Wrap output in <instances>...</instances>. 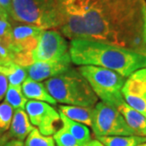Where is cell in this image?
I'll list each match as a JSON object with an SVG mask.
<instances>
[{
    "instance_id": "19",
    "label": "cell",
    "mask_w": 146,
    "mask_h": 146,
    "mask_svg": "<svg viewBox=\"0 0 146 146\" xmlns=\"http://www.w3.org/2000/svg\"><path fill=\"white\" fill-rule=\"evenodd\" d=\"M28 99L23 94L21 86L8 85L5 94V102L9 104L13 109H23L25 108Z\"/></svg>"
},
{
    "instance_id": "7",
    "label": "cell",
    "mask_w": 146,
    "mask_h": 146,
    "mask_svg": "<svg viewBox=\"0 0 146 146\" xmlns=\"http://www.w3.org/2000/svg\"><path fill=\"white\" fill-rule=\"evenodd\" d=\"M67 39L55 29H43L36 47L32 51L33 63L70 58Z\"/></svg>"
},
{
    "instance_id": "3",
    "label": "cell",
    "mask_w": 146,
    "mask_h": 146,
    "mask_svg": "<svg viewBox=\"0 0 146 146\" xmlns=\"http://www.w3.org/2000/svg\"><path fill=\"white\" fill-rule=\"evenodd\" d=\"M43 84L57 102L83 107H94L98 103V98L87 80L72 68Z\"/></svg>"
},
{
    "instance_id": "2",
    "label": "cell",
    "mask_w": 146,
    "mask_h": 146,
    "mask_svg": "<svg viewBox=\"0 0 146 146\" xmlns=\"http://www.w3.org/2000/svg\"><path fill=\"white\" fill-rule=\"evenodd\" d=\"M69 53L72 62L76 65L106 68L125 78L139 69L146 68L145 55L94 40L71 41Z\"/></svg>"
},
{
    "instance_id": "10",
    "label": "cell",
    "mask_w": 146,
    "mask_h": 146,
    "mask_svg": "<svg viewBox=\"0 0 146 146\" xmlns=\"http://www.w3.org/2000/svg\"><path fill=\"white\" fill-rule=\"evenodd\" d=\"M43 29L31 25H20L12 28L10 49L13 54H29L38 44Z\"/></svg>"
},
{
    "instance_id": "17",
    "label": "cell",
    "mask_w": 146,
    "mask_h": 146,
    "mask_svg": "<svg viewBox=\"0 0 146 146\" xmlns=\"http://www.w3.org/2000/svg\"><path fill=\"white\" fill-rule=\"evenodd\" d=\"M0 72L7 77L10 85L13 86H21L28 76L25 68L12 61L0 65Z\"/></svg>"
},
{
    "instance_id": "18",
    "label": "cell",
    "mask_w": 146,
    "mask_h": 146,
    "mask_svg": "<svg viewBox=\"0 0 146 146\" xmlns=\"http://www.w3.org/2000/svg\"><path fill=\"white\" fill-rule=\"evenodd\" d=\"M97 140L105 146H136L146 142L145 136H98Z\"/></svg>"
},
{
    "instance_id": "14",
    "label": "cell",
    "mask_w": 146,
    "mask_h": 146,
    "mask_svg": "<svg viewBox=\"0 0 146 146\" xmlns=\"http://www.w3.org/2000/svg\"><path fill=\"white\" fill-rule=\"evenodd\" d=\"M117 109L123 116L127 125L135 132L136 136L146 137V118L144 115L131 108L126 103L125 101L123 102Z\"/></svg>"
},
{
    "instance_id": "23",
    "label": "cell",
    "mask_w": 146,
    "mask_h": 146,
    "mask_svg": "<svg viewBox=\"0 0 146 146\" xmlns=\"http://www.w3.org/2000/svg\"><path fill=\"white\" fill-rule=\"evenodd\" d=\"M9 16H0V38H2L10 48L12 25Z\"/></svg>"
},
{
    "instance_id": "28",
    "label": "cell",
    "mask_w": 146,
    "mask_h": 146,
    "mask_svg": "<svg viewBox=\"0 0 146 146\" xmlns=\"http://www.w3.org/2000/svg\"><path fill=\"white\" fill-rule=\"evenodd\" d=\"M84 146H105L102 143H101L98 140H91Z\"/></svg>"
},
{
    "instance_id": "5",
    "label": "cell",
    "mask_w": 146,
    "mask_h": 146,
    "mask_svg": "<svg viewBox=\"0 0 146 146\" xmlns=\"http://www.w3.org/2000/svg\"><path fill=\"white\" fill-rule=\"evenodd\" d=\"M89 82L96 96L106 104L117 108L124 102L122 88L126 78L119 73L97 66H80L77 69Z\"/></svg>"
},
{
    "instance_id": "6",
    "label": "cell",
    "mask_w": 146,
    "mask_h": 146,
    "mask_svg": "<svg viewBox=\"0 0 146 146\" xmlns=\"http://www.w3.org/2000/svg\"><path fill=\"white\" fill-rule=\"evenodd\" d=\"M91 127L96 137L136 135L119 110L103 102L93 107Z\"/></svg>"
},
{
    "instance_id": "22",
    "label": "cell",
    "mask_w": 146,
    "mask_h": 146,
    "mask_svg": "<svg viewBox=\"0 0 146 146\" xmlns=\"http://www.w3.org/2000/svg\"><path fill=\"white\" fill-rule=\"evenodd\" d=\"M53 138L57 146H81L64 126L54 134Z\"/></svg>"
},
{
    "instance_id": "13",
    "label": "cell",
    "mask_w": 146,
    "mask_h": 146,
    "mask_svg": "<svg viewBox=\"0 0 146 146\" xmlns=\"http://www.w3.org/2000/svg\"><path fill=\"white\" fill-rule=\"evenodd\" d=\"M22 91L27 99L46 102L50 105H56L57 102L49 94L44 84L33 80L29 77L22 84Z\"/></svg>"
},
{
    "instance_id": "31",
    "label": "cell",
    "mask_w": 146,
    "mask_h": 146,
    "mask_svg": "<svg viewBox=\"0 0 146 146\" xmlns=\"http://www.w3.org/2000/svg\"></svg>"
},
{
    "instance_id": "30",
    "label": "cell",
    "mask_w": 146,
    "mask_h": 146,
    "mask_svg": "<svg viewBox=\"0 0 146 146\" xmlns=\"http://www.w3.org/2000/svg\"><path fill=\"white\" fill-rule=\"evenodd\" d=\"M136 146H146V142H144V143L140 144V145H136Z\"/></svg>"
},
{
    "instance_id": "25",
    "label": "cell",
    "mask_w": 146,
    "mask_h": 146,
    "mask_svg": "<svg viewBox=\"0 0 146 146\" xmlns=\"http://www.w3.org/2000/svg\"><path fill=\"white\" fill-rule=\"evenodd\" d=\"M8 88V80L3 74L0 72V102L5 98Z\"/></svg>"
},
{
    "instance_id": "15",
    "label": "cell",
    "mask_w": 146,
    "mask_h": 146,
    "mask_svg": "<svg viewBox=\"0 0 146 146\" xmlns=\"http://www.w3.org/2000/svg\"><path fill=\"white\" fill-rule=\"evenodd\" d=\"M58 112L73 121L83 123L89 127L92 126L93 107L60 105L58 106Z\"/></svg>"
},
{
    "instance_id": "29",
    "label": "cell",
    "mask_w": 146,
    "mask_h": 146,
    "mask_svg": "<svg viewBox=\"0 0 146 146\" xmlns=\"http://www.w3.org/2000/svg\"><path fill=\"white\" fill-rule=\"evenodd\" d=\"M0 16H9V15L5 11L3 10V9L0 7Z\"/></svg>"
},
{
    "instance_id": "24",
    "label": "cell",
    "mask_w": 146,
    "mask_h": 146,
    "mask_svg": "<svg viewBox=\"0 0 146 146\" xmlns=\"http://www.w3.org/2000/svg\"><path fill=\"white\" fill-rule=\"evenodd\" d=\"M14 54L2 38H0V65L8 62H11Z\"/></svg>"
},
{
    "instance_id": "12",
    "label": "cell",
    "mask_w": 146,
    "mask_h": 146,
    "mask_svg": "<svg viewBox=\"0 0 146 146\" xmlns=\"http://www.w3.org/2000/svg\"><path fill=\"white\" fill-rule=\"evenodd\" d=\"M34 128L25 110H15L8 134L9 137L23 141Z\"/></svg>"
},
{
    "instance_id": "11",
    "label": "cell",
    "mask_w": 146,
    "mask_h": 146,
    "mask_svg": "<svg viewBox=\"0 0 146 146\" xmlns=\"http://www.w3.org/2000/svg\"><path fill=\"white\" fill-rule=\"evenodd\" d=\"M72 63L70 58L59 61L35 62L25 67V69L29 78L41 82L68 71L72 68Z\"/></svg>"
},
{
    "instance_id": "4",
    "label": "cell",
    "mask_w": 146,
    "mask_h": 146,
    "mask_svg": "<svg viewBox=\"0 0 146 146\" xmlns=\"http://www.w3.org/2000/svg\"><path fill=\"white\" fill-rule=\"evenodd\" d=\"M9 16L11 21L43 29H60L66 20L58 0H12Z\"/></svg>"
},
{
    "instance_id": "8",
    "label": "cell",
    "mask_w": 146,
    "mask_h": 146,
    "mask_svg": "<svg viewBox=\"0 0 146 146\" xmlns=\"http://www.w3.org/2000/svg\"><path fill=\"white\" fill-rule=\"evenodd\" d=\"M25 111L30 123L44 136L54 135L62 122L59 112L46 102L29 100L25 105Z\"/></svg>"
},
{
    "instance_id": "20",
    "label": "cell",
    "mask_w": 146,
    "mask_h": 146,
    "mask_svg": "<svg viewBox=\"0 0 146 146\" xmlns=\"http://www.w3.org/2000/svg\"><path fill=\"white\" fill-rule=\"evenodd\" d=\"M25 146H55L54 138L50 136H44L37 128H34L26 137Z\"/></svg>"
},
{
    "instance_id": "21",
    "label": "cell",
    "mask_w": 146,
    "mask_h": 146,
    "mask_svg": "<svg viewBox=\"0 0 146 146\" xmlns=\"http://www.w3.org/2000/svg\"><path fill=\"white\" fill-rule=\"evenodd\" d=\"M7 102L0 103V134L10 129L14 110Z\"/></svg>"
},
{
    "instance_id": "9",
    "label": "cell",
    "mask_w": 146,
    "mask_h": 146,
    "mask_svg": "<svg viewBox=\"0 0 146 146\" xmlns=\"http://www.w3.org/2000/svg\"><path fill=\"white\" fill-rule=\"evenodd\" d=\"M122 95L127 104L146 118V68L139 69L127 77Z\"/></svg>"
},
{
    "instance_id": "26",
    "label": "cell",
    "mask_w": 146,
    "mask_h": 146,
    "mask_svg": "<svg viewBox=\"0 0 146 146\" xmlns=\"http://www.w3.org/2000/svg\"><path fill=\"white\" fill-rule=\"evenodd\" d=\"M11 3H12V0H0V7L3 10L5 11L8 15H10Z\"/></svg>"
},
{
    "instance_id": "1",
    "label": "cell",
    "mask_w": 146,
    "mask_h": 146,
    "mask_svg": "<svg viewBox=\"0 0 146 146\" xmlns=\"http://www.w3.org/2000/svg\"><path fill=\"white\" fill-rule=\"evenodd\" d=\"M65 15L82 17L89 40L146 56V0H58Z\"/></svg>"
},
{
    "instance_id": "27",
    "label": "cell",
    "mask_w": 146,
    "mask_h": 146,
    "mask_svg": "<svg viewBox=\"0 0 146 146\" xmlns=\"http://www.w3.org/2000/svg\"><path fill=\"white\" fill-rule=\"evenodd\" d=\"M3 146H25L24 142L22 141H19V140H16L13 139L11 141H9L8 142L5 143Z\"/></svg>"
},
{
    "instance_id": "16",
    "label": "cell",
    "mask_w": 146,
    "mask_h": 146,
    "mask_svg": "<svg viewBox=\"0 0 146 146\" xmlns=\"http://www.w3.org/2000/svg\"><path fill=\"white\" fill-rule=\"evenodd\" d=\"M59 115H60V119L62 121L63 126L67 128V130L71 133V135L76 139V141H77L80 145H84L92 140L91 132L88 126L70 119L61 113H59Z\"/></svg>"
}]
</instances>
